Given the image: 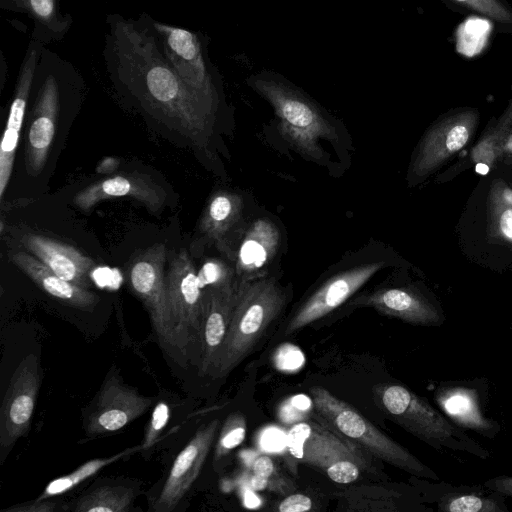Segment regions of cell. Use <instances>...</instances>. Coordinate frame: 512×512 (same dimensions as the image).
Segmentation results:
<instances>
[{"instance_id": "obj_1", "label": "cell", "mask_w": 512, "mask_h": 512, "mask_svg": "<svg viewBox=\"0 0 512 512\" xmlns=\"http://www.w3.org/2000/svg\"><path fill=\"white\" fill-rule=\"evenodd\" d=\"M105 22L103 58L116 86L186 136L205 141L214 119L182 83L143 17L109 14Z\"/></svg>"}, {"instance_id": "obj_2", "label": "cell", "mask_w": 512, "mask_h": 512, "mask_svg": "<svg viewBox=\"0 0 512 512\" xmlns=\"http://www.w3.org/2000/svg\"><path fill=\"white\" fill-rule=\"evenodd\" d=\"M273 108L284 137L306 159L324 163L322 142L339 143L340 126L302 89L277 72L261 70L246 80Z\"/></svg>"}, {"instance_id": "obj_3", "label": "cell", "mask_w": 512, "mask_h": 512, "mask_svg": "<svg viewBox=\"0 0 512 512\" xmlns=\"http://www.w3.org/2000/svg\"><path fill=\"white\" fill-rule=\"evenodd\" d=\"M287 304L288 293L276 277L239 280L234 314L212 376H227L251 355L276 327Z\"/></svg>"}, {"instance_id": "obj_4", "label": "cell", "mask_w": 512, "mask_h": 512, "mask_svg": "<svg viewBox=\"0 0 512 512\" xmlns=\"http://www.w3.org/2000/svg\"><path fill=\"white\" fill-rule=\"evenodd\" d=\"M388 264V252L382 243H370L347 254L330 267L297 304L286 319L282 336L294 334L332 313Z\"/></svg>"}, {"instance_id": "obj_5", "label": "cell", "mask_w": 512, "mask_h": 512, "mask_svg": "<svg viewBox=\"0 0 512 512\" xmlns=\"http://www.w3.org/2000/svg\"><path fill=\"white\" fill-rule=\"evenodd\" d=\"M80 80L73 63L46 46L36 66L30 100L32 120L28 133L26 167L31 175L40 173L46 163L65 94Z\"/></svg>"}, {"instance_id": "obj_6", "label": "cell", "mask_w": 512, "mask_h": 512, "mask_svg": "<svg viewBox=\"0 0 512 512\" xmlns=\"http://www.w3.org/2000/svg\"><path fill=\"white\" fill-rule=\"evenodd\" d=\"M374 395L387 417L434 449L465 452L481 459L489 457V452L464 430L406 387L378 385Z\"/></svg>"}, {"instance_id": "obj_7", "label": "cell", "mask_w": 512, "mask_h": 512, "mask_svg": "<svg viewBox=\"0 0 512 512\" xmlns=\"http://www.w3.org/2000/svg\"><path fill=\"white\" fill-rule=\"evenodd\" d=\"M141 16L157 36L165 57L182 83L215 119L221 102V80L209 58L206 35L159 22L147 13Z\"/></svg>"}, {"instance_id": "obj_8", "label": "cell", "mask_w": 512, "mask_h": 512, "mask_svg": "<svg viewBox=\"0 0 512 512\" xmlns=\"http://www.w3.org/2000/svg\"><path fill=\"white\" fill-rule=\"evenodd\" d=\"M313 408L324 423L367 453L420 479L439 481L434 470L382 433L354 407L321 386L310 388Z\"/></svg>"}, {"instance_id": "obj_9", "label": "cell", "mask_w": 512, "mask_h": 512, "mask_svg": "<svg viewBox=\"0 0 512 512\" xmlns=\"http://www.w3.org/2000/svg\"><path fill=\"white\" fill-rule=\"evenodd\" d=\"M287 444L292 456L302 463L320 469L333 482H355L362 471L380 476L360 447L326 424H295L289 433Z\"/></svg>"}, {"instance_id": "obj_10", "label": "cell", "mask_w": 512, "mask_h": 512, "mask_svg": "<svg viewBox=\"0 0 512 512\" xmlns=\"http://www.w3.org/2000/svg\"><path fill=\"white\" fill-rule=\"evenodd\" d=\"M166 255V247L162 243L140 253L130 266L129 285L146 308L161 347L176 359L183 360L167 299L164 273Z\"/></svg>"}, {"instance_id": "obj_11", "label": "cell", "mask_w": 512, "mask_h": 512, "mask_svg": "<svg viewBox=\"0 0 512 512\" xmlns=\"http://www.w3.org/2000/svg\"><path fill=\"white\" fill-rule=\"evenodd\" d=\"M165 283L174 331L185 362L188 348L200 342L204 315V292L186 249L171 256Z\"/></svg>"}, {"instance_id": "obj_12", "label": "cell", "mask_w": 512, "mask_h": 512, "mask_svg": "<svg viewBox=\"0 0 512 512\" xmlns=\"http://www.w3.org/2000/svg\"><path fill=\"white\" fill-rule=\"evenodd\" d=\"M41 387L38 357L28 354L13 372L0 409V463L30 428Z\"/></svg>"}, {"instance_id": "obj_13", "label": "cell", "mask_w": 512, "mask_h": 512, "mask_svg": "<svg viewBox=\"0 0 512 512\" xmlns=\"http://www.w3.org/2000/svg\"><path fill=\"white\" fill-rule=\"evenodd\" d=\"M152 402V398L124 385L118 371L111 368L85 416V431L98 435L120 430L144 414Z\"/></svg>"}, {"instance_id": "obj_14", "label": "cell", "mask_w": 512, "mask_h": 512, "mask_svg": "<svg viewBox=\"0 0 512 512\" xmlns=\"http://www.w3.org/2000/svg\"><path fill=\"white\" fill-rule=\"evenodd\" d=\"M219 427L220 421L212 420L198 429L180 451L161 492L153 503L152 511L170 512L178 505L199 476Z\"/></svg>"}, {"instance_id": "obj_15", "label": "cell", "mask_w": 512, "mask_h": 512, "mask_svg": "<svg viewBox=\"0 0 512 512\" xmlns=\"http://www.w3.org/2000/svg\"><path fill=\"white\" fill-rule=\"evenodd\" d=\"M45 45L30 39L17 75L6 127L0 145V199L9 184L23 119L37 63Z\"/></svg>"}, {"instance_id": "obj_16", "label": "cell", "mask_w": 512, "mask_h": 512, "mask_svg": "<svg viewBox=\"0 0 512 512\" xmlns=\"http://www.w3.org/2000/svg\"><path fill=\"white\" fill-rule=\"evenodd\" d=\"M239 280L209 287L204 292V315L199 342L200 372H212L226 339L238 298Z\"/></svg>"}, {"instance_id": "obj_17", "label": "cell", "mask_w": 512, "mask_h": 512, "mask_svg": "<svg viewBox=\"0 0 512 512\" xmlns=\"http://www.w3.org/2000/svg\"><path fill=\"white\" fill-rule=\"evenodd\" d=\"M281 245V232L269 218H258L245 229L236 248L234 269L238 280L267 276Z\"/></svg>"}, {"instance_id": "obj_18", "label": "cell", "mask_w": 512, "mask_h": 512, "mask_svg": "<svg viewBox=\"0 0 512 512\" xmlns=\"http://www.w3.org/2000/svg\"><path fill=\"white\" fill-rule=\"evenodd\" d=\"M351 307H370L378 313L419 326H439V313L411 291L400 287H379L352 298Z\"/></svg>"}, {"instance_id": "obj_19", "label": "cell", "mask_w": 512, "mask_h": 512, "mask_svg": "<svg viewBox=\"0 0 512 512\" xmlns=\"http://www.w3.org/2000/svg\"><path fill=\"white\" fill-rule=\"evenodd\" d=\"M124 196L134 198L157 212L165 203L166 192L145 175L127 173L91 184L76 194L74 203L87 210L101 200Z\"/></svg>"}, {"instance_id": "obj_20", "label": "cell", "mask_w": 512, "mask_h": 512, "mask_svg": "<svg viewBox=\"0 0 512 512\" xmlns=\"http://www.w3.org/2000/svg\"><path fill=\"white\" fill-rule=\"evenodd\" d=\"M26 249L56 275L80 287L89 289L94 262L76 248L38 234H25Z\"/></svg>"}, {"instance_id": "obj_21", "label": "cell", "mask_w": 512, "mask_h": 512, "mask_svg": "<svg viewBox=\"0 0 512 512\" xmlns=\"http://www.w3.org/2000/svg\"><path fill=\"white\" fill-rule=\"evenodd\" d=\"M10 260L43 291L65 305L93 311L100 301L97 294L59 277L34 255L17 251L11 254Z\"/></svg>"}, {"instance_id": "obj_22", "label": "cell", "mask_w": 512, "mask_h": 512, "mask_svg": "<svg viewBox=\"0 0 512 512\" xmlns=\"http://www.w3.org/2000/svg\"><path fill=\"white\" fill-rule=\"evenodd\" d=\"M427 495L442 512H509L505 496L484 485L455 486L446 482L426 481Z\"/></svg>"}, {"instance_id": "obj_23", "label": "cell", "mask_w": 512, "mask_h": 512, "mask_svg": "<svg viewBox=\"0 0 512 512\" xmlns=\"http://www.w3.org/2000/svg\"><path fill=\"white\" fill-rule=\"evenodd\" d=\"M0 8L31 19V39L45 46L60 42L73 25V17L61 12L60 0H0Z\"/></svg>"}, {"instance_id": "obj_24", "label": "cell", "mask_w": 512, "mask_h": 512, "mask_svg": "<svg viewBox=\"0 0 512 512\" xmlns=\"http://www.w3.org/2000/svg\"><path fill=\"white\" fill-rule=\"evenodd\" d=\"M244 201L241 195L230 191L214 194L201 218L200 230L211 239L226 258L234 262L235 250L228 237L242 218Z\"/></svg>"}, {"instance_id": "obj_25", "label": "cell", "mask_w": 512, "mask_h": 512, "mask_svg": "<svg viewBox=\"0 0 512 512\" xmlns=\"http://www.w3.org/2000/svg\"><path fill=\"white\" fill-rule=\"evenodd\" d=\"M436 401L456 424L490 438L498 433L497 423L481 413L475 390L464 386L444 387L436 393Z\"/></svg>"}, {"instance_id": "obj_26", "label": "cell", "mask_w": 512, "mask_h": 512, "mask_svg": "<svg viewBox=\"0 0 512 512\" xmlns=\"http://www.w3.org/2000/svg\"><path fill=\"white\" fill-rule=\"evenodd\" d=\"M134 498L129 488L100 487L78 499L72 510L75 512H127Z\"/></svg>"}, {"instance_id": "obj_27", "label": "cell", "mask_w": 512, "mask_h": 512, "mask_svg": "<svg viewBox=\"0 0 512 512\" xmlns=\"http://www.w3.org/2000/svg\"><path fill=\"white\" fill-rule=\"evenodd\" d=\"M135 449H127L119 454L107 458H97L87 461L76 470L62 477L52 480L39 495L37 500H47L49 497L60 495L74 488L80 482L97 473L103 467L117 461L123 456L130 454Z\"/></svg>"}, {"instance_id": "obj_28", "label": "cell", "mask_w": 512, "mask_h": 512, "mask_svg": "<svg viewBox=\"0 0 512 512\" xmlns=\"http://www.w3.org/2000/svg\"><path fill=\"white\" fill-rule=\"evenodd\" d=\"M246 433L245 418L240 413L229 415L223 424L216 445L215 459H220L230 450L238 446Z\"/></svg>"}, {"instance_id": "obj_29", "label": "cell", "mask_w": 512, "mask_h": 512, "mask_svg": "<svg viewBox=\"0 0 512 512\" xmlns=\"http://www.w3.org/2000/svg\"><path fill=\"white\" fill-rule=\"evenodd\" d=\"M202 290L228 284L236 279L234 267L220 259H208L197 272Z\"/></svg>"}, {"instance_id": "obj_30", "label": "cell", "mask_w": 512, "mask_h": 512, "mask_svg": "<svg viewBox=\"0 0 512 512\" xmlns=\"http://www.w3.org/2000/svg\"><path fill=\"white\" fill-rule=\"evenodd\" d=\"M500 23H512V12L500 0H451Z\"/></svg>"}, {"instance_id": "obj_31", "label": "cell", "mask_w": 512, "mask_h": 512, "mask_svg": "<svg viewBox=\"0 0 512 512\" xmlns=\"http://www.w3.org/2000/svg\"><path fill=\"white\" fill-rule=\"evenodd\" d=\"M312 407V399L297 395L283 403L279 410V417L286 424H295L304 419Z\"/></svg>"}, {"instance_id": "obj_32", "label": "cell", "mask_w": 512, "mask_h": 512, "mask_svg": "<svg viewBox=\"0 0 512 512\" xmlns=\"http://www.w3.org/2000/svg\"><path fill=\"white\" fill-rule=\"evenodd\" d=\"M168 420V405L164 402L158 403L153 410L150 423L144 436V442L143 445L141 446L142 448H150L155 443L156 439L158 438L162 429L165 427Z\"/></svg>"}, {"instance_id": "obj_33", "label": "cell", "mask_w": 512, "mask_h": 512, "mask_svg": "<svg viewBox=\"0 0 512 512\" xmlns=\"http://www.w3.org/2000/svg\"><path fill=\"white\" fill-rule=\"evenodd\" d=\"M274 363L281 370L292 371L304 363V356L297 347L285 344L275 353Z\"/></svg>"}, {"instance_id": "obj_34", "label": "cell", "mask_w": 512, "mask_h": 512, "mask_svg": "<svg viewBox=\"0 0 512 512\" xmlns=\"http://www.w3.org/2000/svg\"><path fill=\"white\" fill-rule=\"evenodd\" d=\"M312 500L305 494H292L284 498L278 505L280 512H307L312 509Z\"/></svg>"}, {"instance_id": "obj_35", "label": "cell", "mask_w": 512, "mask_h": 512, "mask_svg": "<svg viewBox=\"0 0 512 512\" xmlns=\"http://www.w3.org/2000/svg\"><path fill=\"white\" fill-rule=\"evenodd\" d=\"M468 140L467 129L462 125L454 126L448 133L446 146L450 151H457L462 148Z\"/></svg>"}, {"instance_id": "obj_36", "label": "cell", "mask_w": 512, "mask_h": 512, "mask_svg": "<svg viewBox=\"0 0 512 512\" xmlns=\"http://www.w3.org/2000/svg\"><path fill=\"white\" fill-rule=\"evenodd\" d=\"M56 505L54 502L45 500H34L29 504L14 505L6 509L8 512H52L55 511Z\"/></svg>"}, {"instance_id": "obj_37", "label": "cell", "mask_w": 512, "mask_h": 512, "mask_svg": "<svg viewBox=\"0 0 512 512\" xmlns=\"http://www.w3.org/2000/svg\"><path fill=\"white\" fill-rule=\"evenodd\" d=\"M483 485L492 491L501 493L505 497L512 498V477L497 476L486 480Z\"/></svg>"}, {"instance_id": "obj_38", "label": "cell", "mask_w": 512, "mask_h": 512, "mask_svg": "<svg viewBox=\"0 0 512 512\" xmlns=\"http://www.w3.org/2000/svg\"><path fill=\"white\" fill-rule=\"evenodd\" d=\"M253 474L270 478L275 472L273 460L267 455L258 456L252 464Z\"/></svg>"}, {"instance_id": "obj_39", "label": "cell", "mask_w": 512, "mask_h": 512, "mask_svg": "<svg viewBox=\"0 0 512 512\" xmlns=\"http://www.w3.org/2000/svg\"><path fill=\"white\" fill-rule=\"evenodd\" d=\"M248 485L252 491H262L268 488L269 478L253 474L248 481Z\"/></svg>"}, {"instance_id": "obj_40", "label": "cell", "mask_w": 512, "mask_h": 512, "mask_svg": "<svg viewBox=\"0 0 512 512\" xmlns=\"http://www.w3.org/2000/svg\"><path fill=\"white\" fill-rule=\"evenodd\" d=\"M500 225L505 235L512 238V210H506L502 214Z\"/></svg>"}, {"instance_id": "obj_41", "label": "cell", "mask_w": 512, "mask_h": 512, "mask_svg": "<svg viewBox=\"0 0 512 512\" xmlns=\"http://www.w3.org/2000/svg\"><path fill=\"white\" fill-rule=\"evenodd\" d=\"M489 171V167L483 163H478L476 165V172L482 175L487 174Z\"/></svg>"}]
</instances>
